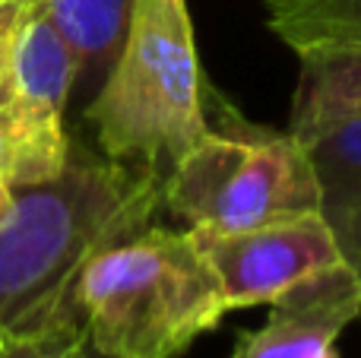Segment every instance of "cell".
<instances>
[{"label": "cell", "mask_w": 361, "mask_h": 358, "mask_svg": "<svg viewBox=\"0 0 361 358\" xmlns=\"http://www.w3.org/2000/svg\"><path fill=\"white\" fill-rule=\"evenodd\" d=\"M6 342H10V340H6V336H4V333H0V346H6Z\"/></svg>", "instance_id": "2e32d148"}, {"label": "cell", "mask_w": 361, "mask_h": 358, "mask_svg": "<svg viewBox=\"0 0 361 358\" xmlns=\"http://www.w3.org/2000/svg\"><path fill=\"white\" fill-rule=\"evenodd\" d=\"M76 61L42 0H0V127L10 187L54 178L70 156L63 130Z\"/></svg>", "instance_id": "5b68a950"}, {"label": "cell", "mask_w": 361, "mask_h": 358, "mask_svg": "<svg viewBox=\"0 0 361 358\" xmlns=\"http://www.w3.org/2000/svg\"><path fill=\"white\" fill-rule=\"evenodd\" d=\"M0 181H10V146H6L4 127H0Z\"/></svg>", "instance_id": "5bb4252c"}, {"label": "cell", "mask_w": 361, "mask_h": 358, "mask_svg": "<svg viewBox=\"0 0 361 358\" xmlns=\"http://www.w3.org/2000/svg\"><path fill=\"white\" fill-rule=\"evenodd\" d=\"M358 317H361V314H358Z\"/></svg>", "instance_id": "e0dca14e"}, {"label": "cell", "mask_w": 361, "mask_h": 358, "mask_svg": "<svg viewBox=\"0 0 361 358\" xmlns=\"http://www.w3.org/2000/svg\"><path fill=\"white\" fill-rule=\"evenodd\" d=\"M67 346H54L44 340H13L0 346V358H57Z\"/></svg>", "instance_id": "7c38bea8"}, {"label": "cell", "mask_w": 361, "mask_h": 358, "mask_svg": "<svg viewBox=\"0 0 361 358\" xmlns=\"http://www.w3.org/2000/svg\"><path fill=\"white\" fill-rule=\"evenodd\" d=\"M165 206V175L95 159L70 143L54 178L13 184L0 219V333L70 346L82 330L70 298L86 264L152 226Z\"/></svg>", "instance_id": "6da1fadb"}, {"label": "cell", "mask_w": 361, "mask_h": 358, "mask_svg": "<svg viewBox=\"0 0 361 358\" xmlns=\"http://www.w3.org/2000/svg\"><path fill=\"white\" fill-rule=\"evenodd\" d=\"M42 4L73 51L76 82L105 80L124 44L133 0H42Z\"/></svg>", "instance_id": "30bf717a"}, {"label": "cell", "mask_w": 361, "mask_h": 358, "mask_svg": "<svg viewBox=\"0 0 361 358\" xmlns=\"http://www.w3.org/2000/svg\"><path fill=\"white\" fill-rule=\"evenodd\" d=\"M57 358H114V355H108V352H102V349H95L92 342L86 340V333H82L80 340L70 342V346L63 349V352L57 355Z\"/></svg>", "instance_id": "4fadbf2b"}, {"label": "cell", "mask_w": 361, "mask_h": 358, "mask_svg": "<svg viewBox=\"0 0 361 358\" xmlns=\"http://www.w3.org/2000/svg\"><path fill=\"white\" fill-rule=\"evenodd\" d=\"M187 0H133L127 35L86 108L114 162L169 168L209 130Z\"/></svg>", "instance_id": "3957f363"}, {"label": "cell", "mask_w": 361, "mask_h": 358, "mask_svg": "<svg viewBox=\"0 0 361 358\" xmlns=\"http://www.w3.org/2000/svg\"><path fill=\"white\" fill-rule=\"evenodd\" d=\"M317 181V213L333 235L343 266L361 285V114L305 140Z\"/></svg>", "instance_id": "ba28073f"}, {"label": "cell", "mask_w": 361, "mask_h": 358, "mask_svg": "<svg viewBox=\"0 0 361 358\" xmlns=\"http://www.w3.org/2000/svg\"><path fill=\"white\" fill-rule=\"evenodd\" d=\"M6 209H10V184L0 181V219L6 216Z\"/></svg>", "instance_id": "9a60e30c"}, {"label": "cell", "mask_w": 361, "mask_h": 358, "mask_svg": "<svg viewBox=\"0 0 361 358\" xmlns=\"http://www.w3.org/2000/svg\"><path fill=\"white\" fill-rule=\"evenodd\" d=\"M361 314V285L336 264L301 279L276 302L260 330H244L228 358H339L336 340Z\"/></svg>", "instance_id": "52a82bcc"}, {"label": "cell", "mask_w": 361, "mask_h": 358, "mask_svg": "<svg viewBox=\"0 0 361 358\" xmlns=\"http://www.w3.org/2000/svg\"><path fill=\"white\" fill-rule=\"evenodd\" d=\"M70 308L86 340L114 358H178L228 314L190 228L159 226L95 254Z\"/></svg>", "instance_id": "7a4b0ae2"}, {"label": "cell", "mask_w": 361, "mask_h": 358, "mask_svg": "<svg viewBox=\"0 0 361 358\" xmlns=\"http://www.w3.org/2000/svg\"><path fill=\"white\" fill-rule=\"evenodd\" d=\"M267 25L298 54L326 44H361V0H263Z\"/></svg>", "instance_id": "8fae6325"}, {"label": "cell", "mask_w": 361, "mask_h": 358, "mask_svg": "<svg viewBox=\"0 0 361 358\" xmlns=\"http://www.w3.org/2000/svg\"><path fill=\"white\" fill-rule=\"evenodd\" d=\"M298 89L292 99L295 140H311L324 127L361 114V44H326L298 51Z\"/></svg>", "instance_id": "9c48e42d"}, {"label": "cell", "mask_w": 361, "mask_h": 358, "mask_svg": "<svg viewBox=\"0 0 361 358\" xmlns=\"http://www.w3.org/2000/svg\"><path fill=\"white\" fill-rule=\"evenodd\" d=\"M190 235L216 273L228 311L269 304L301 279L343 264L317 209L244 232L212 235L190 228Z\"/></svg>", "instance_id": "8992f818"}, {"label": "cell", "mask_w": 361, "mask_h": 358, "mask_svg": "<svg viewBox=\"0 0 361 358\" xmlns=\"http://www.w3.org/2000/svg\"><path fill=\"white\" fill-rule=\"evenodd\" d=\"M165 206L197 232H244L317 209L305 143L260 127L206 130L165 175Z\"/></svg>", "instance_id": "277c9868"}]
</instances>
